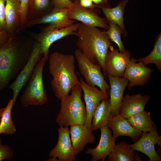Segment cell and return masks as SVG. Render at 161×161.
I'll use <instances>...</instances> for the list:
<instances>
[{
  "label": "cell",
  "mask_w": 161,
  "mask_h": 161,
  "mask_svg": "<svg viewBox=\"0 0 161 161\" xmlns=\"http://www.w3.org/2000/svg\"><path fill=\"white\" fill-rule=\"evenodd\" d=\"M75 57L57 52L49 57V69L52 77L50 84L55 96L61 100L69 95L75 85L80 84L75 72Z\"/></svg>",
  "instance_id": "obj_1"
},
{
  "label": "cell",
  "mask_w": 161,
  "mask_h": 161,
  "mask_svg": "<svg viewBox=\"0 0 161 161\" xmlns=\"http://www.w3.org/2000/svg\"><path fill=\"white\" fill-rule=\"evenodd\" d=\"M77 32L78 39L76 45L78 49L92 63L101 66L106 78L105 60L112 44L111 41L104 32L81 23Z\"/></svg>",
  "instance_id": "obj_2"
},
{
  "label": "cell",
  "mask_w": 161,
  "mask_h": 161,
  "mask_svg": "<svg viewBox=\"0 0 161 161\" xmlns=\"http://www.w3.org/2000/svg\"><path fill=\"white\" fill-rule=\"evenodd\" d=\"M30 55L24 54L21 46L13 37L0 47V91L16 78Z\"/></svg>",
  "instance_id": "obj_3"
},
{
  "label": "cell",
  "mask_w": 161,
  "mask_h": 161,
  "mask_svg": "<svg viewBox=\"0 0 161 161\" xmlns=\"http://www.w3.org/2000/svg\"><path fill=\"white\" fill-rule=\"evenodd\" d=\"M82 89L80 85H77L72 88L70 95L60 100V109L56 118V122L60 127L84 125L86 112L85 105L82 100Z\"/></svg>",
  "instance_id": "obj_4"
},
{
  "label": "cell",
  "mask_w": 161,
  "mask_h": 161,
  "mask_svg": "<svg viewBox=\"0 0 161 161\" xmlns=\"http://www.w3.org/2000/svg\"><path fill=\"white\" fill-rule=\"evenodd\" d=\"M42 57L36 65L27 86L21 95L20 102L25 107L42 105L48 101L43 79L45 63Z\"/></svg>",
  "instance_id": "obj_5"
},
{
  "label": "cell",
  "mask_w": 161,
  "mask_h": 161,
  "mask_svg": "<svg viewBox=\"0 0 161 161\" xmlns=\"http://www.w3.org/2000/svg\"><path fill=\"white\" fill-rule=\"evenodd\" d=\"M74 54L80 74L85 82L91 86H97L108 97L110 86L101 72V66L92 63L78 49L75 50Z\"/></svg>",
  "instance_id": "obj_6"
},
{
  "label": "cell",
  "mask_w": 161,
  "mask_h": 161,
  "mask_svg": "<svg viewBox=\"0 0 161 161\" xmlns=\"http://www.w3.org/2000/svg\"><path fill=\"white\" fill-rule=\"evenodd\" d=\"M42 56L40 44L37 42L33 46L29 58L26 64L16 78L15 80L9 86L13 92L12 100L14 105L22 89L27 84L38 62Z\"/></svg>",
  "instance_id": "obj_7"
},
{
  "label": "cell",
  "mask_w": 161,
  "mask_h": 161,
  "mask_svg": "<svg viewBox=\"0 0 161 161\" xmlns=\"http://www.w3.org/2000/svg\"><path fill=\"white\" fill-rule=\"evenodd\" d=\"M70 9H53L49 12L37 18L27 22L25 27L41 24H49L47 29H60L70 26L75 21L69 19L68 14Z\"/></svg>",
  "instance_id": "obj_8"
},
{
  "label": "cell",
  "mask_w": 161,
  "mask_h": 161,
  "mask_svg": "<svg viewBox=\"0 0 161 161\" xmlns=\"http://www.w3.org/2000/svg\"><path fill=\"white\" fill-rule=\"evenodd\" d=\"M80 23L73 24L68 27L60 29L44 30L38 35L37 41L41 46L43 57L46 62L49 59V47L54 42L71 35H77V31Z\"/></svg>",
  "instance_id": "obj_9"
},
{
  "label": "cell",
  "mask_w": 161,
  "mask_h": 161,
  "mask_svg": "<svg viewBox=\"0 0 161 161\" xmlns=\"http://www.w3.org/2000/svg\"><path fill=\"white\" fill-rule=\"evenodd\" d=\"M137 62L135 58L130 59L122 76L129 82L127 86L129 90L134 86L146 84L154 71L153 69L145 66L142 62Z\"/></svg>",
  "instance_id": "obj_10"
},
{
  "label": "cell",
  "mask_w": 161,
  "mask_h": 161,
  "mask_svg": "<svg viewBox=\"0 0 161 161\" xmlns=\"http://www.w3.org/2000/svg\"><path fill=\"white\" fill-rule=\"evenodd\" d=\"M58 131V141L55 147L49 152V157H57L58 161L75 160L76 155L70 136L68 127H60Z\"/></svg>",
  "instance_id": "obj_11"
},
{
  "label": "cell",
  "mask_w": 161,
  "mask_h": 161,
  "mask_svg": "<svg viewBox=\"0 0 161 161\" xmlns=\"http://www.w3.org/2000/svg\"><path fill=\"white\" fill-rule=\"evenodd\" d=\"M131 56V52L129 51L126 50L122 53L110 46L105 60V69L106 74L114 77H122Z\"/></svg>",
  "instance_id": "obj_12"
},
{
  "label": "cell",
  "mask_w": 161,
  "mask_h": 161,
  "mask_svg": "<svg viewBox=\"0 0 161 161\" xmlns=\"http://www.w3.org/2000/svg\"><path fill=\"white\" fill-rule=\"evenodd\" d=\"M79 76L80 85L83 93L86 112V119L84 125L88 128L92 129V116L95 110L103 99L108 97L100 89L87 84L83 78Z\"/></svg>",
  "instance_id": "obj_13"
},
{
  "label": "cell",
  "mask_w": 161,
  "mask_h": 161,
  "mask_svg": "<svg viewBox=\"0 0 161 161\" xmlns=\"http://www.w3.org/2000/svg\"><path fill=\"white\" fill-rule=\"evenodd\" d=\"M73 2V5L69 12L68 16L71 19L76 20L87 26L100 27L108 30L109 26L104 19L99 17L93 9H88L81 7L78 1Z\"/></svg>",
  "instance_id": "obj_14"
},
{
  "label": "cell",
  "mask_w": 161,
  "mask_h": 161,
  "mask_svg": "<svg viewBox=\"0 0 161 161\" xmlns=\"http://www.w3.org/2000/svg\"><path fill=\"white\" fill-rule=\"evenodd\" d=\"M161 137L158 135L157 130L143 132L137 141L128 145L134 151H139L146 155L150 161H160L161 158L155 151V145L157 144L161 147Z\"/></svg>",
  "instance_id": "obj_15"
},
{
  "label": "cell",
  "mask_w": 161,
  "mask_h": 161,
  "mask_svg": "<svg viewBox=\"0 0 161 161\" xmlns=\"http://www.w3.org/2000/svg\"><path fill=\"white\" fill-rule=\"evenodd\" d=\"M100 129L101 136L98 144L94 148H88L86 152V154L92 156L91 161H105L116 145V139L112 135V131L107 125Z\"/></svg>",
  "instance_id": "obj_16"
},
{
  "label": "cell",
  "mask_w": 161,
  "mask_h": 161,
  "mask_svg": "<svg viewBox=\"0 0 161 161\" xmlns=\"http://www.w3.org/2000/svg\"><path fill=\"white\" fill-rule=\"evenodd\" d=\"M110 83L109 101L112 117L119 114L120 106L123 98V93L129 83L123 77H114L107 74Z\"/></svg>",
  "instance_id": "obj_17"
},
{
  "label": "cell",
  "mask_w": 161,
  "mask_h": 161,
  "mask_svg": "<svg viewBox=\"0 0 161 161\" xmlns=\"http://www.w3.org/2000/svg\"><path fill=\"white\" fill-rule=\"evenodd\" d=\"M107 126L112 130L113 136L116 139L121 136H128L135 143L141 137L143 133L133 128L127 119L120 114L112 117Z\"/></svg>",
  "instance_id": "obj_18"
},
{
  "label": "cell",
  "mask_w": 161,
  "mask_h": 161,
  "mask_svg": "<svg viewBox=\"0 0 161 161\" xmlns=\"http://www.w3.org/2000/svg\"><path fill=\"white\" fill-rule=\"evenodd\" d=\"M71 139L76 155L81 152L86 144L93 143L95 140L93 130L84 125L70 126Z\"/></svg>",
  "instance_id": "obj_19"
},
{
  "label": "cell",
  "mask_w": 161,
  "mask_h": 161,
  "mask_svg": "<svg viewBox=\"0 0 161 161\" xmlns=\"http://www.w3.org/2000/svg\"><path fill=\"white\" fill-rule=\"evenodd\" d=\"M150 99V97L147 95L127 94L122 101L119 114L127 119L135 114L143 111Z\"/></svg>",
  "instance_id": "obj_20"
},
{
  "label": "cell",
  "mask_w": 161,
  "mask_h": 161,
  "mask_svg": "<svg viewBox=\"0 0 161 161\" xmlns=\"http://www.w3.org/2000/svg\"><path fill=\"white\" fill-rule=\"evenodd\" d=\"M6 26L5 30L12 36L20 26L19 0H5Z\"/></svg>",
  "instance_id": "obj_21"
},
{
  "label": "cell",
  "mask_w": 161,
  "mask_h": 161,
  "mask_svg": "<svg viewBox=\"0 0 161 161\" xmlns=\"http://www.w3.org/2000/svg\"><path fill=\"white\" fill-rule=\"evenodd\" d=\"M112 117L109 99L104 98L99 104L93 113L91 125L93 131L107 126Z\"/></svg>",
  "instance_id": "obj_22"
},
{
  "label": "cell",
  "mask_w": 161,
  "mask_h": 161,
  "mask_svg": "<svg viewBox=\"0 0 161 161\" xmlns=\"http://www.w3.org/2000/svg\"><path fill=\"white\" fill-rule=\"evenodd\" d=\"M124 141L117 143L108 156V161H140V154Z\"/></svg>",
  "instance_id": "obj_23"
},
{
  "label": "cell",
  "mask_w": 161,
  "mask_h": 161,
  "mask_svg": "<svg viewBox=\"0 0 161 161\" xmlns=\"http://www.w3.org/2000/svg\"><path fill=\"white\" fill-rule=\"evenodd\" d=\"M128 1H121L116 7L112 8L109 7L101 8L105 15V19L108 22L116 24L125 36H126L127 34L124 27L123 15L125 6Z\"/></svg>",
  "instance_id": "obj_24"
},
{
  "label": "cell",
  "mask_w": 161,
  "mask_h": 161,
  "mask_svg": "<svg viewBox=\"0 0 161 161\" xmlns=\"http://www.w3.org/2000/svg\"><path fill=\"white\" fill-rule=\"evenodd\" d=\"M127 119L133 128L143 132H150L157 130L149 112L144 111L135 114Z\"/></svg>",
  "instance_id": "obj_25"
},
{
  "label": "cell",
  "mask_w": 161,
  "mask_h": 161,
  "mask_svg": "<svg viewBox=\"0 0 161 161\" xmlns=\"http://www.w3.org/2000/svg\"><path fill=\"white\" fill-rule=\"evenodd\" d=\"M13 106V101L11 99L4 108L0 121V134H13L16 131L12 114V109Z\"/></svg>",
  "instance_id": "obj_26"
},
{
  "label": "cell",
  "mask_w": 161,
  "mask_h": 161,
  "mask_svg": "<svg viewBox=\"0 0 161 161\" xmlns=\"http://www.w3.org/2000/svg\"><path fill=\"white\" fill-rule=\"evenodd\" d=\"M137 62L142 61L145 65L154 64L159 72H161V35H159L155 43L153 49L147 56L136 59Z\"/></svg>",
  "instance_id": "obj_27"
},
{
  "label": "cell",
  "mask_w": 161,
  "mask_h": 161,
  "mask_svg": "<svg viewBox=\"0 0 161 161\" xmlns=\"http://www.w3.org/2000/svg\"><path fill=\"white\" fill-rule=\"evenodd\" d=\"M49 4L50 0H30L28 18L30 16L39 17L47 13Z\"/></svg>",
  "instance_id": "obj_28"
},
{
  "label": "cell",
  "mask_w": 161,
  "mask_h": 161,
  "mask_svg": "<svg viewBox=\"0 0 161 161\" xmlns=\"http://www.w3.org/2000/svg\"><path fill=\"white\" fill-rule=\"evenodd\" d=\"M109 28L107 31L104 32L109 39L117 45L120 52H123L126 50L121 39L122 31L119 27L115 23L109 22Z\"/></svg>",
  "instance_id": "obj_29"
},
{
  "label": "cell",
  "mask_w": 161,
  "mask_h": 161,
  "mask_svg": "<svg viewBox=\"0 0 161 161\" xmlns=\"http://www.w3.org/2000/svg\"><path fill=\"white\" fill-rule=\"evenodd\" d=\"M20 4V26L24 27L28 21V15L30 0H19Z\"/></svg>",
  "instance_id": "obj_30"
},
{
  "label": "cell",
  "mask_w": 161,
  "mask_h": 161,
  "mask_svg": "<svg viewBox=\"0 0 161 161\" xmlns=\"http://www.w3.org/2000/svg\"><path fill=\"white\" fill-rule=\"evenodd\" d=\"M0 137V161L11 159L14 156L13 150L7 145H3Z\"/></svg>",
  "instance_id": "obj_31"
},
{
  "label": "cell",
  "mask_w": 161,
  "mask_h": 161,
  "mask_svg": "<svg viewBox=\"0 0 161 161\" xmlns=\"http://www.w3.org/2000/svg\"><path fill=\"white\" fill-rule=\"evenodd\" d=\"M53 9H58L64 8L71 9L73 5V2L70 0H51Z\"/></svg>",
  "instance_id": "obj_32"
},
{
  "label": "cell",
  "mask_w": 161,
  "mask_h": 161,
  "mask_svg": "<svg viewBox=\"0 0 161 161\" xmlns=\"http://www.w3.org/2000/svg\"><path fill=\"white\" fill-rule=\"evenodd\" d=\"M5 0H0V29L5 30L6 26Z\"/></svg>",
  "instance_id": "obj_33"
},
{
  "label": "cell",
  "mask_w": 161,
  "mask_h": 161,
  "mask_svg": "<svg viewBox=\"0 0 161 161\" xmlns=\"http://www.w3.org/2000/svg\"><path fill=\"white\" fill-rule=\"evenodd\" d=\"M13 37L5 30L0 29V47L7 43Z\"/></svg>",
  "instance_id": "obj_34"
},
{
  "label": "cell",
  "mask_w": 161,
  "mask_h": 161,
  "mask_svg": "<svg viewBox=\"0 0 161 161\" xmlns=\"http://www.w3.org/2000/svg\"><path fill=\"white\" fill-rule=\"evenodd\" d=\"M79 3L82 7L88 8L93 9L99 6L93 3L92 0H79Z\"/></svg>",
  "instance_id": "obj_35"
},
{
  "label": "cell",
  "mask_w": 161,
  "mask_h": 161,
  "mask_svg": "<svg viewBox=\"0 0 161 161\" xmlns=\"http://www.w3.org/2000/svg\"><path fill=\"white\" fill-rule=\"evenodd\" d=\"M93 3L99 6V7H106L104 6V4L107 1V0H92Z\"/></svg>",
  "instance_id": "obj_36"
},
{
  "label": "cell",
  "mask_w": 161,
  "mask_h": 161,
  "mask_svg": "<svg viewBox=\"0 0 161 161\" xmlns=\"http://www.w3.org/2000/svg\"><path fill=\"white\" fill-rule=\"evenodd\" d=\"M47 161H58V159L56 157H49V159H48Z\"/></svg>",
  "instance_id": "obj_37"
},
{
  "label": "cell",
  "mask_w": 161,
  "mask_h": 161,
  "mask_svg": "<svg viewBox=\"0 0 161 161\" xmlns=\"http://www.w3.org/2000/svg\"><path fill=\"white\" fill-rule=\"evenodd\" d=\"M4 108H0V121L1 119L4 111Z\"/></svg>",
  "instance_id": "obj_38"
},
{
  "label": "cell",
  "mask_w": 161,
  "mask_h": 161,
  "mask_svg": "<svg viewBox=\"0 0 161 161\" xmlns=\"http://www.w3.org/2000/svg\"><path fill=\"white\" fill-rule=\"evenodd\" d=\"M72 2H73L74 1H78L79 0H70Z\"/></svg>",
  "instance_id": "obj_39"
}]
</instances>
